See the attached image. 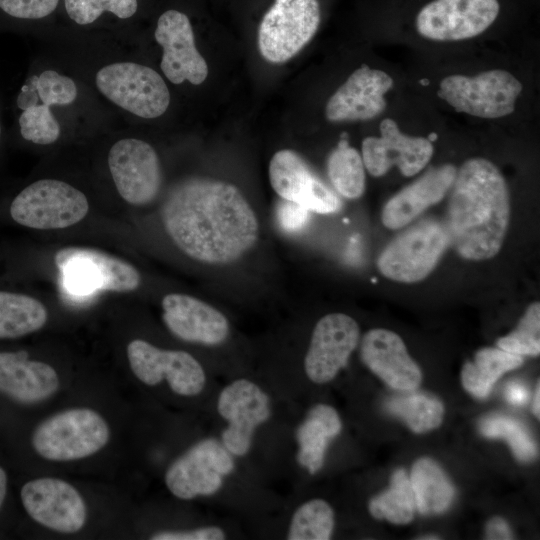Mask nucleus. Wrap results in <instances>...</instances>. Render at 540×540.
I'll use <instances>...</instances> for the list:
<instances>
[{"label":"nucleus","instance_id":"1","mask_svg":"<svg viewBox=\"0 0 540 540\" xmlns=\"http://www.w3.org/2000/svg\"><path fill=\"white\" fill-rule=\"evenodd\" d=\"M161 217L175 245L205 264L232 263L258 239V220L248 201L236 186L216 179L195 177L176 185Z\"/></svg>","mask_w":540,"mask_h":540},{"label":"nucleus","instance_id":"40","mask_svg":"<svg viewBox=\"0 0 540 540\" xmlns=\"http://www.w3.org/2000/svg\"><path fill=\"white\" fill-rule=\"evenodd\" d=\"M506 399L514 405H522L529 399V391L520 382H510L505 389Z\"/></svg>","mask_w":540,"mask_h":540},{"label":"nucleus","instance_id":"22","mask_svg":"<svg viewBox=\"0 0 540 540\" xmlns=\"http://www.w3.org/2000/svg\"><path fill=\"white\" fill-rule=\"evenodd\" d=\"M162 319L177 338L206 346L223 343L230 325L219 310L186 294L171 293L162 299Z\"/></svg>","mask_w":540,"mask_h":540},{"label":"nucleus","instance_id":"8","mask_svg":"<svg viewBox=\"0 0 540 540\" xmlns=\"http://www.w3.org/2000/svg\"><path fill=\"white\" fill-rule=\"evenodd\" d=\"M95 83L108 100L141 118H157L170 104L164 79L154 69L138 63L106 65L97 72Z\"/></svg>","mask_w":540,"mask_h":540},{"label":"nucleus","instance_id":"29","mask_svg":"<svg viewBox=\"0 0 540 540\" xmlns=\"http://www.w3.org/2000/svg\"><path fill=\"white\" fill-rule=\"evenodd\" d=\"M47 319V309L39 300L0 291V339H15L36 332Z\"/></svg>","mask_w":540,"mask_h":540},{"label":"nucleus","instance_id":"30","mask_svg":"<svg viewBox=\"0 0 540 540\" xmlns=\"http://www.w3.org/2000/svg\"><path fill=\"white\" fill-rule=\"evenodd\" d=\"M405 393L389 398L385 409L403 420L415 433H423L438 427L443 419L444 407L435 396L404 391Z\"/></svg>","mask_w":540,"mask_h":540},{"label":"nucleus","instance_id":"32","mask_svg":"<svg viewBox=\"0 0 540 540\" xmlns=\"http://www.w3.org/2000/svg\"><path fill=\"white\" fill-rule=\"evenodd\" d=\"M368 509L376 519H386L393 524L410 523L416 511L414 493L405 470L398 469L391 476L390 486L373 497Z\"/></svg>","mask_w":540,"mask_h":540},{"label":"nucleus","instance_id":"5","mask_svg":"<svg viewBox=\"0 0 540 540\" xmlns=\"http://www.w3.org/2000/svg\"><path fill=\"white\" fill-rule=\"evenodd\" d=\"M54 263L67 291L88 295L96 291L130 292L141 283L138 270L130 263L87 247L58 250Z\"/></svg>","mask_w":540,"mask_h":540},{"label":"nucleus","instance_id":"19","mask_svg":"<svg viewBox=\"0 0 540 540\" xmlns=\"http://www.w3.org/2000/svg\"><path fill=\"white\" fill-rule=\"evenodd\" d=\"M154 37L162 47L160 68L173 84L189 81L199 85L208 75L206 60L197 50L188 16L178 10L163 12L156 24Z\"/></svg>","mask_w":540,"mask_h":540},{"label":"nucleus","instance_id":"6","mask_svg":"<svg viewBox=\"0 0 540 540\" xmlns=\"http://www.w3.org/2000/svg\"><path fill=\"white\" fill-rule=\"evenodd\" d=\"M89 211L87 197L72 185L41 179L24 188L12 201L10 214L18 224L38 229H63L80 222Z\"/></svg>","mask_w":540,"mask_h":540},{"label":"nucleus","instance_id":"21","mask_svg":"<svg viewBox=\"0 0 540 540\" xmlns=\"http://www.w3.org/2000/svg\"><path fill=\"white\" fill-rule=\"evenodd\" d=\"M394 81L386 72L362 64L329 98L325 116L331 122L364 121L381 114Z\"/></svg>","mask_w":540,"mask_h":540},{"label":"nucleus","instance_id":"42","mask_svg":"<svg viewBox=\"0 0 540 540\" xmlns=\"http://www.w3.org/2000/svg\"><path fill=\"white\" fill-rule=\"evenodd\" d=\"M540 385H539V382L537 383V386H536V390H535V395H534V401H533V413L534 415L539 419V415H540V405H539V400H540Z\"/></svg>","mask_w":540,"mask_h":540},{"label":"nucleus","instance_id":"44","mask_svg":"<svg viewBox=\"0 0 540 540\" xmlns=\"http://www.w3.org/2000/svg\"><path fill=\"white\" fill-rule=\"evenodd\" d=\"M422 539H438V537H436V536H430V537L424 536V537H422Z\"/></svg>","mask_w":540,"mask_h":540},{"label":"nucleus","instance_id":"4","mask_svg":"<svg viewBox=\"0 0 540 540\" xmlns=\"http://www.w3.org/2000/svg\"><path fill=\"white\" fill-rule=\"evenodd\" d=\"M522 88L510 72L492 69L472 77L449 75L441 80L437 94L457 112L497 119L514 112Z\"/></svg>","mask_w":540,"mask_h":540},{"label":"nucleus","instance_id":"14","mask_svg":"<svg viewBox=\"0 0 540 540\" xmlns=\"http://www.w3.org/2000/svg\"><path fill=\"white\" fill-rule=\"evenodd\" d=\"M500 11L498 0H433L416 17L417 32L433 41H460L487 30Z\"/></svg>","mask_w":540,"mask_h":540},{"label":"nucleus","instance_id":"31","mask_svg":"<svg viewBox=\"0 0 540 540\" xmlns=\"http://www.w3.org/2000/svg\"><path fill=\"white\" fill-rule=\"evenodd\" d=\"M327 173L334 189L347 199H357L365 191V166L359 152L342 138L327 159Z\"/></svg>","mask_w":540,"mask_h":540},{"label":"nucleus","instance_id":"16","mask_svg":"<svg viewBox=\"0 0 540 540\" xmlns=\"http://www.w3.org/2000/svg\"><path fill=\"white\" fill-rule=\"evenodd\" d=\"M108 166L114 185L126 202L144 205L159 193L161 166L149 143L136 138L115 142L108 153Z\"/></svg>","mask_w":540,"mask_h":540},{"label":"nucleus","instance_id":"10","mask_svg":"<svg viewBox=\"0 0 540 540\" xmlns=\"http://www.w3.org/2000/svg\"><path fill=\"white\" fill-rule=\"evenodd\" d=\"M232 454L221 441L205 438L187 449L167 468L164 482L170 493L181 500L216 494L224 477L233 472Z\"/></svg>","mask_w":540,"mask_h":540},{"label":"nucleus","instance_id":"36","mask_svg":"<svg viewBox=\"0 0 540 540\" xmlns=\"http://www.w3.org/2000/svg\"><path fill=\"white\" fill-rule=\"evenodd\" d=\"M540 304L532 303L517 328L497 340V346L517 355H538L540 352Z\"/></svg>","mask_w":540,"mask_h":540},{"label":"nucleus","instance_id":"2","mask_svg":"<svg viewBox=\"0 0 540 540\" xmlns=\"http://www.w3.org/2000/svg\"><path fill=\"white\" fill-rule=\"evenodd\" d=\"M447 232L450 244L468 260H487L500 251L510 220V196L499 169L472 158L456 172L451 186Z\"/></svg>","mask_w":540,"mask_h":540},{"label":"nucleus","instance_id":"25","mask_svg":"<svg viewBox=\"0 0 540 540\" xmlns=\"http://www.w3.org/2000/svg\"><path fill=\"white\" fill-rule=\"evenodd\" d=\"M456 172L452 164L431 168L400 190L383 207V225L392 230L402 228L428 207L438 203L451 188Z\"/></svg>","mask_w":540,"mask_h":540},{"label":"nucleus","instance_id":"12","mask_svg":"<svg viewBox=\"0 0 540 540\" xmlns=\"http://www.w3.org/2000/svg\"><path fill=\"white\" fill-rule=\"evenodd\" d=\"M41 101L19 93L17 105L22 112L18 123L21 136L39 145L54 143L60 136V126L53 113V105H69L78 94L75 82L68 76L54 70H45L40 75H32L24 83Z\"/></svg>","mask_w":540,"mask_h":540},{"label":"nucleus","instance_id":"41","mask_svg":"<svg viewBox=\"0 0 540 540\" xmlns=\"http://www.w3.org/2000/svg\"><path fill=\"white\" fill-rule=\"evenodd\" d=\"M7 491V475L5 470L0 467V508L3 505Z\"/></svg>","mask_w":540,"mask_h":540},{"label":"nucleus","instance_id":"39","mask_svg":"<svg viewBox=\"0 0 540 540\" xmlns=\"http://www.w3.org/2000/svg\"><path fill=\"white\" fill-rule=\"evenodd\" d=\"M486 538L492 540L512 539L513 534L507 522L500 517H493L486 526Z\"/></svg>","mask_w":540,"mask_h":540},{"label":"nucleus","instance_id":"23","mask_svg":"<svg viewBox=\"0 0 540 540\" xmlns=\"http://www.w3.org/2000/svg\"><path fill=\"white\" fill-rule=\"evenodd\" d=\"M360 355L364 364L395 390H415L422 381V372L403 340L390 330H369L361 340Z\"/></svg>","mask_w":540,"mask_h":540},{"label":"nucleus","instance_id":"27","mask_svg":"<svg viewBox=\"0 0 540 540\" xmlns=\"http://www.w3.org/2000/svg\"><path fill=\"white\" fill-rule=\"evenodd\" d=\"M409 479L416 509L420 514H440L450 507L455 490L435 461L430 458L417 460L412 467Z\"/></svg>","mask_w":540,"mask_h":540},{"label":"nucleus","instance_id":"9","mask_svg":"<svg viewBox=\"0 0 540 540\" xmlns=\"http://www.w3.org/2000/svg\"><path fill=\"white\" fill-rule=\"evenodd\" d=\"M319 24L318 0H275L259 25V52L270 63H284L312 40Z\"/></svg>","mask_w":540,"mask_h":540},{"label":"nucleus","instance_id":"24","mask_svg":"<svg viewBox=\"0 0 540 540\" xmlns=\"http://www.w3.org/2000/svg\"><path fill=\"white\" fill-rule=\"evenodd\" d=\"M60 386L56 370L28 358L26 351L0 352V393L21 404H36L54 395Z\"/></svg>","mask_w":540,"mask_h":540},{"label":"nucleus","instance_id":"38","mask_svg":"<svg viewBox=\"0 0 540 540\" xmlns=\"http://www.w3.org/2000/svg\"><path fill=\"white\" fill-rule=\"evenodd\" d=\"M308 212L307 208L283 199L278 208L279 223L284 229L294 231L305 224Z\"/></svg>","mask_w":540,"mask_h":540},{"label":"nucleus","instance_id":"13","mask_svg":"<svg viewBox=\"0 0 540 540\" xmlns=\"http://www.w3.org/2000/svg\"><path fill=\"white\" fill-rule=\"evenodd\" d=\"M217 411L227 422L222 444L232 455L242 457L251 449L257 427L271 417V400L255 382L240 378L220 391Z\"/></svg>","mask_w":540,"mask_h":540},{"label":"nucleus","instance_id":"20","mask_svg":"<svg viewBox=\"0 0 540 540\" xmlns=\"http://www.w3.org/2000/svg\"><path fill=\"white\" fill-rule=\"evenodd\" d=\"M269 180L273 190L284 200L297 203L309 211L330 214L341 202L295 151H277L269 163Z\"/></svg>","mask_w":540,"mask_h":540},{"label":"nucleus","instance_id":"17","mask_svg":"<svg viewBox=\"0 0 540 540\" xmlns=\"http://www.w3.org/2000/svg\"><path fill=\"white\" fill-rule=\"evenodd\" d=\"M360 339L357 322L344 313H331L316 323L304 358V370L312 382L325 384L344 368Z\"/></svg>","mask_w":540,"mask_h":540},{"label":"nucleus","instance_id":"34","mask_svg":"<svg viewBox=\"0 0 540 540\" xmlns=\"http://www.w3.org/2000/svg\"><path fill=\"white\" fill-rule=\"evenodd\" d=\"M479 429L487 438L506 439L519 461L529 462L537 457V446L527 428L512 417L500 414L486 416L481 419Z\"/></svg>","mask_w":540,"mask_h":540},{"label":"nucleus","instance_id":"11","mask_svg":"<svg viewBox=\"0 0 540 540\" xmlns=\"http://www.w3.org/2000/svg\"><path fill=\"white\" fill-rule=\"evenodd\" d=\"M127 358L133 374L148 386L166 380L177 395L193 397L202 392L206 374L202 365L191 354L182 350L158 348L135 339L127 345Z\"/></svg>","mask_w":540,"mask_h":540},{"label":"nucleus","instance_id":"43","mask_svg":"<svg viewBox=\"0 0 540 540\" xmlns=\"http://www.w3.org/2000/svg\"><path fill=\"white\" fill-rule=\"evenodd\" d=\"M429 141H435L437 139V134L436 133H432L428 136L427 138Z\"/></svg>","mask_w":540,"mask_h":540},{"label":"nucleus","instance_id":"7","mask_svg":"<svg viewBox=\"0 0 540 540\" xmlns=\"http://www.w3.org/2000/svg\"><path fill=\"white\" fill-rule=\"evenodd\" d=\"M450 244L446 227L433 220L421 221L392 240L377 259V267L386 278L415 283L435 268Z\"/></svg>","mask_w":540,"mask_h":540},{"label":"nucleus","instance_id":"45","mask_svg":"<svg viewBox=\"0 0 540 540\" xmlns=\"http://www.w3.org/2000/svg\"><path fill=\"white\" fill-rule=\"evenodd\" d=\"M0 138H1V123H0Z\"/></svg>","mask_w":540,"mask_h":540},{"label":"nucleus","instance_id":"33","mask_svg":"<svg viewBox=\"0 0 540 540\" xmlns=\"http://www.w3.org/2000/svg\"><path fill=\"white\" fill-rule=\"evenodd\" d=\"M335 525V515L328 502L312 499L293 513L287 531L288 540H328Z\"/></svg>","mask_w":540,"mask_h":540},{"label":"nucleus","instance_id":"15","mask_svg":"<svg viewBox=\"0 0 540 540\" xmlns=\"http://www.w3.org/2000/svg\"><path fill=\"white\" fill-rule=\"evenodd\" d=\"M20 498L27 514L50 530L73 534L86 524L87 507L82 495L62 479L30 480L22 486Z\"/></svg>","mask_w":540,"mask_h":540},{"label":"nucleus","instance_id":"37","mask_svg":"<svg viewBox=\"0 0 540 540\" xmlns=\"http://www.w3.org/2000/svg\"><path fill=\"white\" fill-rule=\"evenodd\" d=\"M225 538L224 530L214 525L182 531H160L150 537L152 540H222Z\"/></svg>","mask_w":540,"mask_h":540},{"label":"nucleus","instance_id":"35","mask_svg":"<svg viewBox=\"0 0 540 540\" xmlns=\"http://www.w3.org/2000/svg\"><path fill=\"white\" fill-rule=\"evenodd\" d=\"M68 17L85 26L110 13L119 19H129L138 10V0H63Z\"/></svg>","mask_w":540,"mask_h":540},{"label":"nucleus","instance_id":"3","mask_svg":"<svg viewBox=\"0 0 540 540\" xmlns=\"http://www.w3.org/2000/svg\"><path fill=\"white\" fill-rule=\"evenodd\" d=\"M109 439V425L98 412L71 408L41 422L32 434L31 443L42 458L66 462L97 453Z\"/></svg>","mask_w":540,"mask_h":540},{"label":"nucleus","instance_id":"18","mask_svg":"<svg viewBox=\"0 0 540 540\" xmlns=\"http://www.w3.org/2000/svg\"><path fill=\"white\" fill-rule=\"evenodd\" d=\"M379 128L381 135L366 137L361 147L364 166L372 176H383L397 166L404 176L410 177L430 161L434 149L427 138L402 133L391 118L383 119Z\"/></svg>","mask_w":540,"mask_h":540},{"label":"nucleus","instance_id":"26","mask_svg":"<svg viewBox=\"0 0 540 540\" xmlns=\"http://www.w3.org/2000/svg\"><path fill=\"white\" fill-rule=\"evenodd\" d=\"M342 430V421L330 405L317 404L310 408L295 431L298 444L296 461L310 474L317 473L324 464L331 439Z\"/></svg>","mask_w":540,"mask_h":540},{"label":"nucleus","instance_id":"28","mask_svg":"<svg viewBox=\"0 0 540 540\" xmlns=\"http://www.w3.org/2000/svg\"><path fill=\"white\" fill-rule=\"evenodd\" d=\"M522 363L521 355L497 348L480 349L473 362H466L462 368L463 387L475 397L485 398L505 372L519 367Z\"/></svg>","mask_w":540,"mask_h":540}]
</instances>
